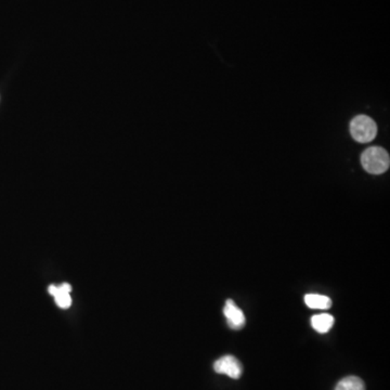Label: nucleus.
<instances>
[{"label": "nucleus", "instance_id": "f03ea898", "mask_svg": "<svg viewBox=\"0 0 390 390\" xmlns=\"http://www.w3.org/2000/svg\"><path fill=\"white\" fill-rule=\"evenodd\" d=\"M351 137L360 144H367L377 134V125L367 115H358L351 122Z\"/></svg>", "mask_w": 390, "mask_h": 390}, {"label": "nucleus", "instance_id": "6e6552de", "mask_svg": "<svg viewBox=\"0 0 390 390\" xmlns=\"http://www.w3.org/2000/svg\"><path fill=\"white\" fill-rule=\"evenodd\" d=\"M335 390H365V383L357 376H348L339 381Z\"/></svg>", "mask_w": 390, "mask_h": 390}, {"label": "nucleus", "instance_id": "20e7f679", "mask_svg": "<svg viewBox=\"0 0 390 390\" xmlns=\"http://www.w3.org/2000/svg\"><path fill=\"white\" fill-rule=\"evenodd\" d=\"M224 313L228 321L229 327L233 329H241L245 325V315L243 311L235 305L232 299L227 301L225 306Z\"/></svg>", "mask_w": 390, "mask_h": 390}, {"label": "nucleus", "instance_id": "0eeeda50", "mask_svg": "<svg viewBox=\"0 0 390 390\" xmlns=\"http://www.w3.org/2000/svg\"><path fill=\"white\" fill-rule=\"evenodd\" d=\"M50 294L56 299V303L61 308L66 309L71 306L72 299L70 296V293H66L60 287H54V285H50L49 289H48Z\"/></svg>", "mask_w": 390, "mask_h": 390}, {"label": "nucleus", "instance_id": "423d86ee", "mask_svg": "<svg viewBox=\"0 0 390 390\" xmlns=\"http://www.w3.org/2000/svg\"><path fill=\"white\" fill-rule=\"evenodd\" d=\"M306 305L311 309H320V310H327L331 308L332 301L325 295L307 294L305 296Z\"/></svg>", "mask_w": 390, "mask_h": 390}, {"label": "nucleus", "instance_id": "39448f33", "mask_svg": "<svg viewBox=\"0 0 390 390\" xmlns=\"http://www.w3.org/2000/svg\"><path fill=\"white\" fill-rule=\"evenodd\" d=\"M311 325L317 333H327L334 325V317L329 313L313 315L311 317Z\"/></svg>", "mask_w": 390, "mask_h": 390}, {"label": "nucleus", "instance_id": "f257e3e1", "mask_svg": "<svg viewBox=\"0 0 390 390\" xmlns=\"http://www.w3.org/2000/svg\"><path fill=\"white\" fill-rule=\"evenodd\" d=\"M361 164L365 172L369 174H384L389 168V154L381 146H371L362 153Z\"/></svg>", "mask_w": 390, "mask_h": 390}, {"label": "nucleus", "instance_id": "7ed1b4c3", "mask_svg": "<svg viewBox=\"0 0 390 390\" xmlns=\"http://www.w3.org/2000/svg\"><path fill=\"white\" fill-rule=\"evenodd\" d=\"M214 370L218 374H226L230 379H239L242 375V365L233 356H225L214 363Z\"/></svg>", "mask_w": 390, "mask_h": 390}]
</instances>
